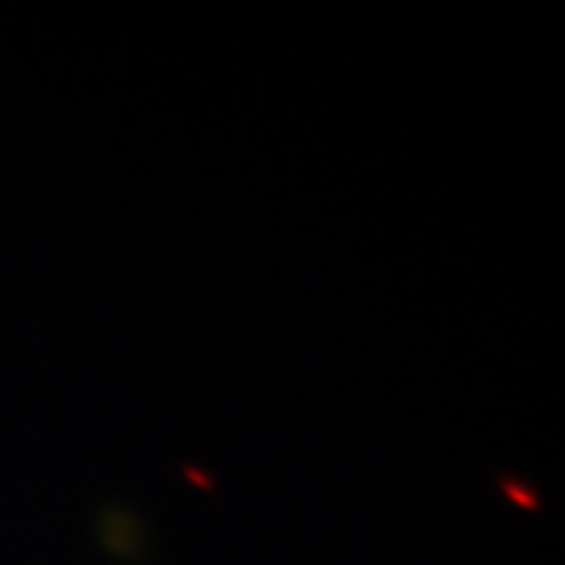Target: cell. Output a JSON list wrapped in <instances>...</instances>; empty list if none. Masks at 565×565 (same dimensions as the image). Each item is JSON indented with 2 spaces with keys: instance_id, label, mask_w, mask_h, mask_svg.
<instances>
[{
  "instance_id": "cell-1",
  "label": "cell",
  "mask_w": 565,
  "mask_h": 565,
  "mask_svg": "<svg viewBox=\"0 0 565 565\" xmlns=\"http://www.w3.org/2000/svg\"><path fill=\"white\" fill-rule=\"evenodd\" d=\"M99 540H104V547L110 555L132 558V555H140V547H143V529L137 518L126 511H107L104 525H99Z\"/></svg>"
}]
</instances>
